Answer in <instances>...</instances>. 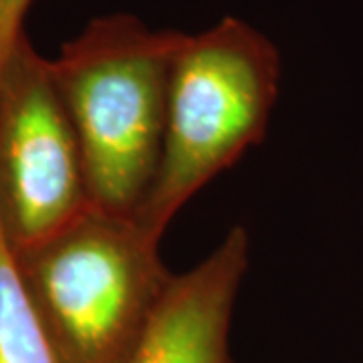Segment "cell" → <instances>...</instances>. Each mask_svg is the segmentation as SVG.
<instances>
[{"instance_id":"52a82bcc","label":"cell","mask_w":363,"mask_h":363,"mask_svg":"<svg viewBox=\"0 0 363 363\" xmlns=\"http://www.w3.org/2000/svg\"><path fill=\"white\" fill-rule=\"evenodd\" d=\"M33 0H0V73L18 40L26 35L25 21Z\"/></svg>"},{"instance_id":"277c9868","label":"cell","mask_w":363,"mask_h":363,"mask_svg":"<svg viewBox=\"0 0 363 363\" xmlns=\"http://www.w3.org/2000/svg\"><path fill=\"white\" fill-rule=\"evenodd\" d=\"M89 208L81 147L51 59L23 35L0 73V228L21 252Z\"/></svg>"},{"instance_id":"5b68a950","label":"cell","mask_w":363,"mask_h":363,"mask_svg":"<svg viewBox=\"0 0 363 363\" xmlns=\"http://www.w3.org/2000/svg\"><path fill=\"white\" fill-rule=\"evenodd\" d=\"M248 271V234L234 226L172 285L130 363H236L230 325Z\"/></svg>"},{"instance_id":"7a4b0ae2","label":"cell","mask_w":363,"mask_h":363,"mask_svg":"<svg viewBox=\"0 0 363 363\" xmlns=\"http://www.w3.org/2000/svg\"><path fill=\"white\" fill-rule=\"evenodd\" d=\"M279 83L281 55L247 21L224 16L184 35L172 65L160 166L133 216L152 238L162 242L188 200L262 142Z\"/></svg>"},{"instance_id":"6da1fadb","label":"cell","mask_w":363,"mask_h":363,"mask_svg":"<svg viewBox=\"0 0 363 363\" xmlns=\"http://www.w3.org/2000/svg\"><path fill=\"white\" fill-rule=\"evenodd\" d=\"M186 33L128 13L89 21L51 71L77 135L91 204L135 216L156 178L172 65Z\"/></svg>"},{"instance_id":"3957f363","label":"cell","mask_w":363,"mask_h":363,"mask_svg":"<svg viewBox=\"0 0 363 363\" xmlns=\"http://www.w3.org/2000/svg\"><path fill=\"white\" fill-rule=\"evenodd\" d=\"M14 259L67 363H130L174 279L133 216L97 208Z\"/></svg>"},{"instance_id":"8992f818","label":"cell","mask_w":363,"mask_h":363,"mask_svg":"<svg viewBox=\"0 0 363 363\" xmlns=\"http://www.w3.org/2000/svg\"><path fill=\"white\" fill-rule=\"evenodd\" d=\"M0 363H67L35 311L0 228Z\"/></svg>"}]
</instances>
